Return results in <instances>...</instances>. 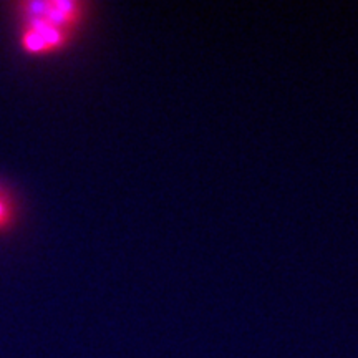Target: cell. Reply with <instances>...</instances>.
Returning <instances> with one entry per match:
<instances>
[{"mask_svg": "<svg viewBox=\"0 0 358 358\" xmlns=\"http://www.w3.org/2000/svg\"><path fill=\"white\" fill-rule=\"evenodd\" d=\"M22 45H24L25 52L34 53V55H38V53H47L48 50L47 43L43 42V38L35 32V30L25 27L24 34H22Z\"/></svg>", "mask_w": 358, "mask_h": 358, "instance_id": "7a4b0ae2", "label": "cell"}, {"mask_svg": "<svg viewBox=\"0 0 358 358\" xmlns=\"http://www.w3.org/2000/svg\"><path fill=\"white\" fill-rule=\"evenodd\" d=\"M48 6H50V2H24L20 3L19 8L22 15L29 22L35 19H43L47 15Z\"/></svg>", "mask_w": 358, "mask_h": 358, "instance_id": "3957f363", "label": "cell"}, {"mask_svg": "<svg viewBox=\"0 0 358 358\" xmlns=\"http://www.w3.org/2000/svg\"><path fill=\"white\" fill-rule=\"evenodd\" d=\"M29 29H32L37 32L40 37L43 38V42L47 43L48 50H57V48H60L62 45L65 43V38H66V30H62L58 29V27L52 25L50 22H47L45 19H35V20H29L27 22V25Z\"/></svg>", "mask_w": 358, "mask_h": 358, "instance_id": "6da1fadb", "label": "cell"}, {"mask_svg": "<svg viewBox=\"0 0 358 358\" xmlns=\"http://www.w3.org/2000/svg\"><path fill=\"white\" fill-rule=\"evenodd\" d=\"M8 221H10V208L7 201L0 196V227L7 226Z\"/></svg>", "mask_w": 358, "mask_h": 358, "instance_id": "277c9868", "label": "cell"}]
</instances>
